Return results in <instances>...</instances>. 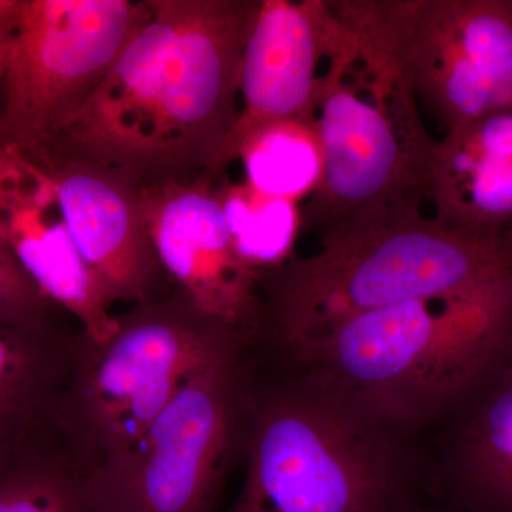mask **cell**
<instances>
[{
  "instance_id": "8",
  "label": "cell",
  "mask_w": 512,
  "mask_h": 512,
  "mask_svg": "<svg viewBox=\"0 0 512 512\" xmlns=\"http://www.w3.org/2000/svg\"><path fill=\"white\" fill-rule=\"evenodd\" d=\"M148 0H19L3 69L0 147L42 146L84 109L148 16Z\"/></svg>"
},
{
  "instance_id": "13",
  "label": "cell",
  "mask_w": 512,
  "mask_h": 512,
  "mask_svg": "<svg viewBox=\"0 0 512 512\" xmlns=\"http://www.w3.org/2000/svg\"><path fill=\"white\" fill-rule=\"evenodd\" d=\"M0 235L33 284L87 338H110L116 313L76 247L55 185L32 158L12 147H0Z\"/></svg>"
},
{
  "instance_id": "5",
  "label": "cell",
  "mask_w": 512,
  "mask_h": 512,
  "mask_svg": "<svg viewBox=\"0 0 512 512\" xmlns=\"http://www.w3.org/2000/svg\"><path fill=\"white\" fill-rule=\"evenodd\" d=\"M512 281V231L480 237L421 217L332 244L259 276L255 349L278 353L375 309Z\"/></svg>"
},
{
  "instance_id": "12",
  "label": "cell",
  "mask_w": 512,
  "mask_h": 512,
  "mask_svg": "<svg viewBox=\"0 0 512 512\" xmlns=\"http://www.w3.org/2000/svg\"><path fill=\"white\" fill-rule=\"evenodd\" d=\"M330 0H261L244 47L239 116L222 150L227 174L245 140L265 124L315 120L322 76L335 37Z\"/></svg>"
},
{
  "instance_id": "20",
  "label": "cell",
  "mask_w": 512,
  "mask_h": 512,
  "mask_svg": "<svg viewBox=\"0 0 512 512\" xmlns=\"http://www.w3.org/2000/svg\"><path fill=\"white\" fill-rule=\"evenodd\" d=\"M66 316L33 284L0 235V325L56 329L67 326Z\"/></svg>"
},
{
  "instance_id": "6",
  "label": "cell",
  "mask_w": 512,
  "mask_h": 512,
  "mask_svg": "<svg viewBox=\"0 0 512 512\" xmlns=\"http://www.w3.org/2000/svg\"><path fill=\"white\" fill-rule=\"evenodd\" d=\"M116 320L104 342L74 336L60 437L79 478L126 453L192 376L254 346L175 285Z\"/></svg>"
},
{
  "instance_id": "10",
  "label": "cell",
  "mask_w": 512,
  "mask_h": 512,
  "mask_svg": "<svg viewBox=\"0 0 512 512\" xmlns=\"http://www.w3.org/2000/svg\"><path fill=\"white\" fill-rule=\"evenodd\" d=\"M215 175L141 191L148 235L173 285L229 328L256 340L261 325L259 274L232 244Z\"/></svg>"
},
{
  "instance_id": "23",
  "label": "cell",
  "mask_w": 512,
  "mask_h": 512,
  "mask_svg": "<svg viewBox=\"0 0 512 512\" xmlns=\"http://www.w3.org/2000/svg\"><path fill=\"white\" fill-rule=\"evenodd\" d=\"M508 2H510V6H511V9H512V0H508Z\"/></svg>"
},
{
  "instance_id": "22",
  "label": "cell",
  "mask_w": 512,
  "mask_h": 512,
  "mask_svg": "<svg viewBox=\"0 0 512 512\" xmlns=\"http://www.w3.org/2000/svg\"><path fill=\"white\" fill-rule=\"evenodd\" d=\"M399 512H458L450 505L431 497L429 493H423L414 497L404 505Z\"/></svg>"
},
{
  "instance_id": "3",
  "label": "cell",
  "mask_w": 512,
  "mask_h": 512,
  "mask_svg": "<svg viewBox=\"0 0 512 512\" xmlns=\"http://www.w3.org/2000/svg\"><path fill=\"white\" fill-rule=\"evenodd\" d=\"M338 19L315 123L322 178L301 205L320 245L424 217L436 140L377 0H330Z\"/></svg>"
},
{
  "instance_id": "2",
  "label": "cell",
  "mask_w": 512,
  "mask_h": 512,
  "mask_svg": "<svg viewBox=\"0 0 512 512\" xmlns=\"http://www.w3.org/2000/svg\"><path fill=\"white\" fill-rule=\"evenodd\" d=\"M512 352V281L352 316L258 355L407 439L439 429Z\"/></svg>"
},
{
  "instance_id": "9",
  "label": "cell",
  "mask_w": 512,
  "mask_h": 512,
  "mask_svg": "<svg viewBox=\"0 0 512 512\" xmlns=\"http://www.w3.org/2000/svg\"><path fill=\"white\" fill-rule=\"evenodd\" d=\"M414 93L444 131L512 110L508 0H377Z\"/></svg>"
},
{
  "instance_id": "18",
  "label": "cell",
  "mask_w": 512,
  "mask_h": 512,
  "mask_svg": "<svg viewBox=\"0 0 512 512\" xmlns=\"http://www.w3.org/2000/svg\"><path fill=\"white\" fill-rule=\"evenodd\" d=\"M232 244L242 261L258 272L278 268L293 258L302 232L301 204L274 197L227 174L215 181Z\"/></svg>"
},
{
  "instance_id": "15",
  "label": "cell",
  "mask_w": 512,
  "mask_h": 512,
  "mask_svg": "<svg viewBox=\"0 0 512 512\" xmlns=\"http://www.w3.org/2000/svg\"><path fill=\"white\" fill-rule=\"evenodd\" d=\"M427 201L444 227L480 237L512 231V110L444 131Z\"/></svg>"
},
{
  "instance_id": "17",
  "label": "cell",
  "mask_w": 512,
  "mask_h": 512,
  "mask_svg": "<svg viewBox=\"0 0 512 512\" xmlns=\"http://www.w3.org/2000/svg\"><path fill=\"white\" fill-rule=\"evenodd\" d=\"M235 161L255 190L303 204L322 178V147L315 120H282L256 128Z\"/></svg>"
},
{
  "instance_id": "4",
  "label": "cell",
  "mask_w": 512,
  "mask_h": 512,
  "mask_svg": "<svg viewBox=\"0 0 512 512\" xmlns=\"http://www.w3.org/2000/svg\"><path fill=\"white\" fill-rule=\"evenodd\" d=\"M241 463L229 512H399L427 493L419 441L254 350Z\"/></svg>"
},
{
  "instance_id": "1",
  "label": "cell",
  "mask_w": 512,
  "mask_h": 512,
  "mask_svg": "<svg viewBox=\"0 0 512 512\" xmlns=\"http://www.w3.org/2000/svg\"><path fill=\"white\" fill-rule=\"evenodd\" d=\"M259 2L148 0L147 19L93 99L36 148L97 165L140 192L220 177Z\"/></svg>"
},
{
  "instance_id": "16",
  "label": "cell",
  "mask_w": 512,
  "mask_h": 512,
  "mask_svg": "<svg viewBox=\"0 0 512 512\" xmlns=\"http://www.w3.org/2000/svg\"><path fill=\"white\" fill-rule=\"evenodd\" d=\"M80 328L0 325V468L63 448L60 407Z\"/></svg>"
},
{
  "instance_id": "19",
  "label": "cell",
  "mask_w": 512,
  "mask_h": 512,
  "mask_svg": "<svg viewBox=\"0 0 512 512\" xmlns=\"http://www.w3.org/2000/svg\"><path fill=\"white\" fill-rule=\"evenodd\" d=\"M0 512H87L80 478L62 448L0 468Z\"/></svg>"
},
{
  "instance_id": "14",
  "label": "cell",
  "mask_w": 512,
  "mask_h": 512,
  "mask_svg": "<svg viewBox=\"0 0 512 512\" xmlns=\"http://www.w3.org/2000/svg\"><path fill=\"white\" fill-rule=\"evenodd\" d=\"M439 429L427 493L458 512H512V352Z\"/></svg>"
},
{
  "instance_id": "21",
  "label": "cell",
  "mask_w": 512,
  "mask_h": 512,
  "mask_svg": "<svg viewBox=\"0 0 512 512\" xmlns=\"http://www.w3.org/2000/svg\"><path fill=\"white\" fill-rule=\"evenodd\" d=\"M19 0H0V79L5 69L13 30H15L16 13Z\"/></svg>"
},
{
  "instance_id": "7",
  "label": "cell",
  "mask_w": 512,
  "mask_h": 512,
  "mask_svg": "<svg viewBox=\"0 0 512 512\" xmlns=\"http://www.w3.org/2000/svg\"><path fill=\"white\" fill-rule=\"evenodd\" d=\"M252 348L192 376L126 453L80 478L87 512H214L241 463Z\"/></svg>"
},
{
  "instance_id": "11",
  "label": "cell",
  "mask_w": 512,
  "mask_h": 512,
  "mask_svg": "<svg viewBox=\"0 0 512 512\" xmlns=\"http://www.w3.org/2000/svg\"><path fill=\"white\" fill-rule=\"evenodd\" d=\"M23 154L55 185L76 247L111 305L154 301L173 289L148 235L140 191L104 168L49 148Z\"/></svg>"
}]
</instances>
